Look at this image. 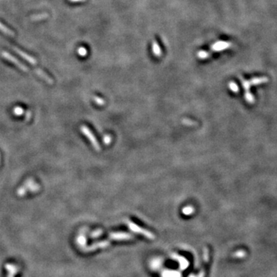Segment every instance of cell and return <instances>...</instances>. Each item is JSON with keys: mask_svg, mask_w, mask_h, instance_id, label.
<instances>
[{"mask_svg": "<svg viewBox=\"0 0 277 277\" xmlns=\"http://www.w3.org/2000/svg\"><path fill=\"white\" fill-rule=\"evenodd\" d=\"M81 131H82V133L88 138L89 142L91 143L92 146L94 147V149H96V151H100V144H99V142L97 141L96 138L95 137V136L93 135V133H92L91 130H90L86 126H81Z\"/></svg>", "mask_w": 277, "mask_h": 277, "instance_id": "6da1fadb", "label": "cell"}, {"mask_svg": "<svg viewBox=\"0 0 277 277\" xmlns=\"http://www.w3.org/2000/svg\"><path fill=\"white\" fill-rule=\"evenodd\" d=\"M126 223H127V225H128L129 227V229H131V230H133V232L145 235V236L147 237V238H149V239H154V238H155V235H154L153 233H152L151 232H149V230H146V229H143V228H141L140 226H138V225L133 223V222L127 221Z\"/></svg>", "mask_w": 277, "mask_h": 277, "instance_id": "7a4b0ae2", "label": "cell"}, {"mask_svg": "<svg viewBox=\"0 0 277 277\" xmlns=\"http://www.w3.org/2000/svg\"><path fill=\"white\" fill-rule=\"evenodd\" d=\"M2 56L4 58V59H7V60H9V61L10 63H13V64H14L15 66H17V67L19 68V69H21V70L24 71V72H28V71H29V69H28L27 66H25L24 64H23V63H22L21 62H19V60H18V59H16V57H14L13 56H12V55L10 54V53H7V52L4 51V52H2Z\"/></svg>", "mask_w": 277, "mask_h": 277, "instance_id": "3957f363", "label": "cell"}, {"mask_svg": "<svg viewBox=\"0 0 277 277\" xmlns=\"http://www.w3.org/2000/svg\"><path fill=\"white\" fill-rule=\"evenodd\" d=\"M133 238V235L128 232H112L109 235V240H129Z\"/></svg>", "mask_w": 277, "mask_h": 277, "instance_id": "277c9868", "label": "cell"}, {"mask_svg": "<svg viewBox=\"0 0 277 277\" xmlns=\"http://www.w3.org/2000/svg\"><path fill=\"white\" fill-rule=\"evenodd\" d=\"M231 46H232V43L229 42L219 41V42H216V43L211 46V49L213 52H221L231 47Z\"/></svg>", "mask_w": 277, "mask_h": 277, "instance_id": "5b68a950", "label": "cell"}, {"mask_svg": "<svg viewBox=\"0 0 277 277\" xmlns=\"http://www.w3.org/2000/svg\"><path fill=\"white\" fill-rule=\"evenodd\" d=\"M13 50H14V51L16 52V53H17L18 55H19V56H20L22 58H23V59H24L25 60H26V61H27L28 63H31L32 65H36L37 64L36 59H35L34 57H32V56H30V55L27 54L26 53H25V52L22 51V50H20L19 49L16 48V47H13Z\"/></svg>", "mask_w": 277, "mask_h": 277, "instance_id": "8992f818", "label": "cell"}, {"mask_svg": "<svg viewBox=\"0 0 277 277\" xmlns=\"http://www.w3.org/2000/svg\"><path fill=\"white\" fill-rule=\"evenodd\" d=\"M35 183L33 180V179L30 178L28 180H26V183L21 186V187L19 188V189H17V195H19V196H23V195H26L27 193V192L29 191V188L32 186V185Z\"/></svg>", "mask_w": 277, "mask_h": 277, "instance_id": "52a82bcc", "label": "cell"}, {"mask_svg": "<svg viewBox=\"0 0 277 277\" xmlns=\"http://www.w3.org/2000/svg\"><path fill=\"white\" fill-rule=\"evenodd\" d=\"M35 74L38 75V76L40 77L41 78H42L43 80H45L47 83L49 84H53V78H51L50 76H49L44 71H42V69H38V68H35Z\"/></svg>", "mask_w": 277, "mask_h": 277, "instance_id": "ba28073f", "label": "cell"}, {"mask_svg": "<svg viewBox=\"0 0 277 277\" xmlns=\"http://www.w3.org/2000/svg\"><path fill=\"white\" fill-rule=\"evenodd\" d=\"M152 50L153 54L155 55V56H157V57H159V56H161V55H162V50H161L160 46H159V43H158L155 40L152 41Z\"/></svg>", "mask_w": 277, "mask_h": 277, "instance_id": "9c48e42d", "label": "cell"}, {"mask_svg": "<svg viewBox=\"0 0 277 277\" xmlns=\"http://www.w3.org/2000/svg\"><path fill=\"white\" fill-rule=\"evenodd\" d=\"M0 31L3 32V33H5V35H9V36H14L15 35L14 32L10 29H9L4 24H2V23H0Z\"/></svg>", "mask_w": 277, "mask_h": 277, "instance_id": "30bf717a", "label": "cell"}, {"mask_svg": "<svg viewBox=\"0 0 277 277\" xmlns=\"http://www.w3.org/2000/svg\"><path fill=\"white\" fill-rule=\"evenodd\" d=\"M48 16L49 15L47 14V13H41V14L33 15L32 16H31V20H32V21H41V20L47 19Z\"/></svg>", "mask_w": 277, "mask_h": 277, "instance_id": "8fae6325", "label": "cell"}, {"mask_svg": "<svg viewBox=\"0 0 277 277\" xmlns=\"http://www.w3.org/2000/svg\"><path fill=\"white\" fill-rule=\"evenodd\" d=\"M197 56H198V58L200 59H207L208 57H210V53H209V52H207V51H205V50H201V51H199V53H198Z\"/></svg>", "mask_w": 277, "mask_h": 277, "instance_id": "7c38bea8", "label": "cell"}, {"mask_svg": "<svg viewBox=\"0 0 277 277\" xmlns=\"http://www.w3.org/2000/svg\"><path fill=\"white\" fill-rule=\"evenodd\" d=\"M182 212L185 215H190L194 213V208L192 206H188L184 207L183 209V210H182Z\"/></svg>", "mask_w": 277, "mask_h": 277, "instance_id": "4fadbf2b", "label": "cell"}, {"mask_svg": "<svg viewBox=\"0 0 277 277\" xmlns=\"http://www.w3.org/2000/svg\"><path fill=\"white\" fill-rule=\"evenodd\" d=\"M77 53H78V54L79 55V56H82V57H85L87 55V53H88V52H87V49L85 47L80 46L78 47V49H77Z\"/></svg>", "mask_w": 277, "mask_h": 277, "instance_id": "5bb4252c", "label": "cell"}, {"mask_svg": "<svg viewBox=\"0 0 277 277\" xmlns=\"http://www.w3.org/2000/svg\"><path fill=\"white\" fill-rule=\"evenodd\" d=\"M13 112H14V114L16 115H22L24 113V109L22 107H20V106H16L13 109Z\"/></svg>", "mask_w": 277, "mask_h": 277, "instance_id": "9a60e30c", "label": "cell"}, {"mask_svg": "<svg viewBox=\"0 0 277 277\" xmlns=\"http://www.w3.org/2000/svg\"><path fill=\"white\" fill-rule=\"evenodd\" d=\"M229 89H230L232 90L233 93H236L239 92V87H238V86H237V84L235 83V82H230L229 84Z\"/></svg>", "mask_w": 277, "mask_h": 277, "instance_id": "2e32d148", "label": "cell"}, {"mask_svg": "<svg viewBox=\"0 0 277 277\" xmlns=\"http://www.w3.org/2000/svg\"><path fill=\"white\" fill-rule=\"evenodd\" d=\"M39 189H40V186H39V185L36 184V183H34L32 185V186H31V187L29 188V192H38V190H39Z\"/></svg>", "mask_w": 277, "mask_h": 277, "instance_id": "e0dca14e", "label": "cell"}, {"mask_svg": "<svg viewBox=\"0 0 277 277\" xmlns=\"http://www.w3.org/2000/svg\"><path fill=\"white\" fill-rule=\"evenodd\" d=\"M93 100H94V102H95V103H96L97 105H100V106H103V105L105 104V101H104V100H103V99H101V98H100V97H97V96H95L94 99H93Z\"/></svg>", "mask_w": 277, "mask_h": 277, "instance_id": "ac0fdd59", "label": "cell"}, {"mask_svg": "<svg viewBox=\"0 0 277 277\" xmlns=\"http://www.w3.org/2000/svg\"><path fill=\"white\" fill-rule=\"evenodd\" d=\"M111 141H112V137H111L109 135H106V136H105L104 137H103V143L106 145L110 144Z\"/></svg>", "mask_w": 277, "mask_h": 277, "instance_id": "d6986e66", "label": "cell"}, {"mask_svg": "<svg viewBox=\"0 0 277 277\" xmlns=\"http://www.w3.org/2000/svg\"><path fill=\"white\" fill-rule=\"evenodd\" d=\"M183 124H185V125H187V126H194V125H195V122H193V121L190 120V119H187V118H185V119H183Z\"/></svg>", "mask_w": 277, "mask_h": 277, "instance_id": "ffe728a7", "label": "cell"}, {"mask_svg": "<svg viewBox=\"0 0 277 277\" xmlns=\"http://www.w3.org/2000/svg\"><path fill=\"white\" fill-rule=\"evenodd\" d=\"M69 1H70L72 2H85L86 0H69Z\"/></svg>", "mask_w": 277, "mask_h": 277, "instance_id": "44dd1931", "label": "cell"}, {"mask_svg": "<svg viewBox=\"0 0 277 277\" xmlns=\"http://www.w3.org/2000/svg\"><path fill=\"white\" fill-rule=\"evenodd\" d=\"M31 115H32V113H31L30 111H27V112H26V117H27V119H29V118H30Z\"/></svg>", "mask_w": 277, "mask_h": 277, "instance_id": "7402d4cb", "label": "cell"}, {"mask_svg": "<svg viewBox=\"0 0 277 277\" xmlns=\"http://www.w3.org/2000/svg\"><path fill=\"white\" fill-rule=\"evenodd\" d=\"M0 162H1V156H0Z\"/></svg>", "mask_w": 277, "mask_h": 277, "instance_id": "603a6c76", "label": "cell"}]
</instances>
